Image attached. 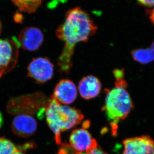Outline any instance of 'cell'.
<instances>
[{
  "instance_id": "10",
  "label": "cell",
  "mask_w": 154,
  "mask_h": 154,
  "mask_svg": "<svg viewBox=\"0 0 154 154\" xmlns=\"http://www.w3.org/2000/svg\"><path fill=\"white\" fill-rule=\"evenodd\" d=\"M37 128L36 120L31 115H18L13 120L12 129L15 135L28 138L35 133Z\"/></svg>"
},
{
  "instance_id": "11",
  "label": "cell",
  "mask_w": 154,
  "mask_h": 154,
  "mask_svg": "<svg viewBox=\"0 0 154 154\" xmlns=\"http://www.w3.org/2000/svg\"><path fill=\"white\" fill-rule=\"evenodd\" d=\"M77 96L76 85L73 82L67 79L62 80L57 84L52 97L60 103L71 104Z\"/></svg>"
},
{
  "instance_id": "7",
  "label": "cell",
  "mask_w": 154,
  "mask_h": 154,
  "mask_svg": "<svg viewBox=\"0 0 154 154\" xmlns=\"http://www.w3.org/2000/svg\"><path fill=\"white\" fill-rule=\"evenodd\" d=\"M69 145L78 154L87 153L98 146L97 141L92 138L90 134L83 127L72 132L69 138Z\"/></svg>"
},
{
  "instance_id": "19",
  "label": "cell",
  "mask_w": 154,
  "mask_h": 154,
  "mask_svg": "<svg viewBox=\"0 0 154 154\" xmlns=\"http://www.w3.org/2000/svg\"><path fill=\"white\" fill-rule=\"evenodd\" d=\"M149 15V18L150 20L152 23V24L154 25V8L151 10H149L148 11Z\"/></svg>"
},
{
  "instance_id": "1",
  "label": "cell",
  "mask_w": 154,
  "mask_h": 154,
  "mask_svg": "<svg viewBox=\"0 0 154 154\" xmlns=\"http://www.w3.org/2000/svg\"><path fill=\"white\" fill-rule=\"evenodd\" d=\"M97 27L88 14L79 7L67 12L64 22L57 29L56 35L65 43L62 54L58 59L61 71L68 73L72 66L71 58L78 43L87 41L96 32Z\"/></svg>"
},
{
  "instance_id": "3",
  "label": "cell",
  "mask_w": 154,
  "mask_h": 154,
  "mask_svg": "<svg viewBox=\"0 0 154 154\" xmlns=\"http://www.w3.org/2000/svg\"><path fill=\"white\" fill-rule=\"evenodd\" d=\"M127 82H116L115 87L106 93L104 110L113 133L117 132L119 122L124 120L133 109V103L126 90Z\"/></svg>"
},
{
  "instance_id": "18",
  "label": "cell",
  "mask_w": 154,
  "mask_h": 154,
  "mask_svg": "<svg viewBox=\"0 0 154 154\" xmlns=\"http://www.w3.org/2000/svg\"><path fill=\"white\" fill-rule=\"evenodd\" d=\"M81 154H107L104 153L102 150L98 148V146L95 148L93 149L90 151L88 152L87 153H82Z\"/></svg>"
},
{
  "instance_id": "6",
  "label": "cell",
  "mask_w": 154,
  "mask_h": 154,
  "mask_svg": "<svg viewBox=\"0 0 154 154\" xmlns=\"http://www.w3.org/2000/svg\"><path fill=\"white\" fill-rule=\"evenodd\" d=\"M28 76L37 83H43L50 80L53 76L54 66L48 58H34L29 65Z\"/></svg>"
},
{
  "instance_id": "12",
  "label": "cell",
  "mask_w": 154,
  "mask_h": 154,
  "mask_svg": "<svg viewBox=\"0 0 154 154\" xmlns=\"http://www.w3.org/2000/svg\"><path fill=\"white\" fill-rule=\"evenodd\" d=\"M102 85L99 80L93 76L85 77L79 84L80 95L85 99L90 100L98 96L101 90Z\"/></svg>"
},
{
  "instance_id": "15",
  "label": "cell",
  "mask_w": 154,
  "mask_h": 154,
  "mask_svg": "<svg viewBox=\"0 0 154 154\" xmlns=\"http://www.w3.org/2000/svg\"><path fill=\"white\" fill-rule=\"evenodd\" d=\"M19 150L10 140L0 137V154H13Z\"/></svg>"
},
{
  "instance_id": "16",
  "label": "cell",
  "mask_w": 154,
  "mask_h": 154,
  "mask_svg": "<svg viewBox=\"0 0 154 154\" xmlns=\"http://www.w3.org/2000/svg\"><path fill=\"white\" fill-rule=\"evenodd\" d=\"M62 144V143H61ZM58 154H78L69 145L62 144L61 148Z\"/></svg>"
},
{
  "instance_id": "2",
  "label": "cell",
  "mask_w": 154,
  "mask_h": 154,
  "mask_svg": "<svg viewBox=\"0 0 154 154\" xmlns=\"http://www.w3.org/2000/svg\"><path fill=\"white\" fill-rule=\"evenodd\" d=\"M45 115L58 144H61V133L76 127L84 118L80 111L62 105L53 97L46 105Z\"/></svg>"
},
{
  "instance_id": "8",
  "label": "cell",
  "mask_w": 154,
  "mask_h": 154,
  "mask_svg": "<svg viewBox=\"0 0 154 154\" xmlns=\"http://www.w3.org/2000/svg\"><path fill=\"white\" fill-rule=\"evenodd\" d=\"M123 145V154H154V141L148 136L129 138Z\"/></svg>"
},
{
  "instance_id": "9",
  "label": "cell",
  "mask_w": 154,
  "mask_h": 154,
  "mask_svg": "<svg viewBox=\"0 0 154 154\" xmlns=\"http://www.w3.org/2000/svg\"><path fill=\"white\" fill-rule=\"evenodd\" d=\"M17 41L23 49L29 51H35L42 44L44 35L38 28L27 27L21 32Z\"/></svg>"
},
{
  "instance_id": "4",
  "label": "cell",
  "mask_w": 154,
  "mask_h": 154,
  "mask_svg": "<svg viewBox=\"0 0 154 154\" xmlns=\"http://www.w3.org/2000/svg\"><path fill=\"white\" fill-rule=\"evenodd\" d=\"M49 99L41 93L13 98L9 101L7 110L12 115H34L44 117L45 108Z\"/></svg>"
},
{
  "instance_id": "22",
  "label": "cell",
  "mask_w": 154,
  "mask_h": 154,
  "mask_svg": "<svg viewBox=\"0 0 154 154\" xmlns=\"http://www.w3.org/2000/svg\"><path fill=\"white\" fill-rule=\"evenodd\" d=\"M2 30V24L1 22L0 21V34L1 33Z\"/></svg>"
},
{
  "instance_id": "13",
  "label": "cell",
  "mask_w": 154,
  "mask_h": 154,
  "mask_svg": "<svg viewBox=\"0 0 154 154\" xmlns=\"http://www.w3.org/2000/svg\"><path fill=\"white\" fill-rule=\"evenodd\" d=\"M132 57L142 64H147L154 61V41L149 47L132 51Z\"/></svg>"
},
{
  "instance_id": "14",
  "label": "cell",
  "mask_w": 154,
  "mask_h": 154,
  "mask_svg": "<svg viewBox=\"0 0 154 154\" xmlns=\"http://www.w3.org/2000/svg\"><path fill=\"white\" fill-rule=\"evenodd\" d=\"M43 0H12L14 4L22 12L33 13L36 12Z\"/></svg>"
},
{
  "instance_id": "21",
  "label": "cell",
  "mask_w": 154,
  "mask_h": 154,
  "mask_svg": "<svg viewBox=\"0 0 154 154\" xmlns=\"http://www.w3.org/2000/svg\"><path fill=\"white\" fill-rule=\"evenodd\" d=\"M13 154H24L23 153H22L21 151H20V150H19L18 151H17L15 152V153H14Z\"/></svg>"
},
{
  "instance_id": "20",
  "label": "cell",
  "mask_w": 154,
  "mask_h": 154,
  "mask_svg": "<svg viewBox=\"0 0 154 154\" xmlns=\"http://www.w3.org/2000/svg\"><path fill=\"white\" fill-rule=\"evenodd\" d=\"M3 116H2V115L1 113L0 112V128H1L2 126V125H3Z\"/></svg>"
},
{
  "instance_id": "5",
  "label": "cell",
  "mask_w": 154,
  "mask_h": 154,
  "mask_svg": "<svg viewBox=\"0 0 154 154\" xmlns=\"http://www.w3.org/2000/svg\"><path fill=\"white\" fill-rule=\"evenodd\" d=\"M19 47L17 40L0 38V77L15 67L18 60Z\"/></svg>"
},
{
  "instance_id": "17",
  "label": "cell",
  "mask_w": 154,
  "mask_h": 154,
  "mask_svg": "<svg viewBox=\"0 0 154 154\" xmlns=\"http://www.w3.org/2000/svg\"><path fill=\"white\" fill-rule=\"evenodd\" d=\"M140 4L148 7H154V0H137Z\"/></svg>"
}]
</instances>
